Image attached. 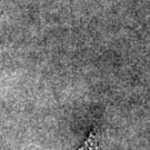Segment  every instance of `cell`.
<instances>
[{"mask_svg": "<svg viewBox=\"0 0 150 150\" xmlns=\"http://www.w3.org/2000/svg\"><path fill=\"white\" fill-rule=\"evenodd\" d=\"M80 150H92V146L89 144V145H86L83 148H81Z\"/></svg>", "mask_w": 150, "mask_h": 150, "instance_id": "obj_1", "label": "cell"}]
</instances>
